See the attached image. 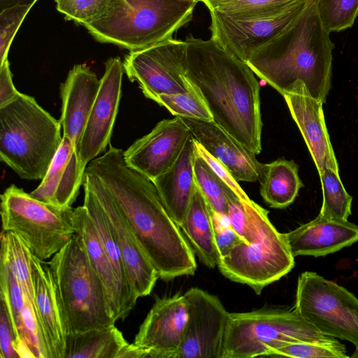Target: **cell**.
I'll use <instances>...</instances> for the list:
<instances>
[{"mask_svg": "<svg viewBox=\"0 0 358 358\" xmlns=\"http://www.w3.org/2000/svg\"><path fill=\"white\" fill-rule=\"evenodd\" d=\"M123 154L110 145L86 171L107 188L159 278L193 275L197 264L190 244L166 210L153 181L127 166Z\"/></svg>", "mask_w": 358, "mask_h": 358, "instance_id": "6da1fadb", "label": "cell"}, {"mask_svg": "<svg viewBox=\"0 0 358 358\" xmlns=\"http://www.w3.org/2000/svg\"><path fill=\"white\" fill-rule=\"evenodd\" d=\"M186 78L199 90L213 121L255 155L262 152L260 86L247 63L212 38L186 37Z\"/></svg>", "mask_w": 358, "mask_h": 358, "instance_id": "7a4b0ae2", "label": "cell"}, {"mask_svg": "<svg viewBox=\"0 0 358 358\" xmlns=\"http://www.w3.org/2000/svg\"><path fill=\"white\" fill-rule=\"evenodd\" d=\"M334 48L316 0H308L301 12L246 63L280 94L301 81L313 98L324 103L331 87Z\"/></svg>", "mask_w": 358, "mask_h": 358, "instance_id": "3957f363", "label": "cell"}, {"mask_svg": "<svg viewBox=\"0 0 358 358\" xmlns=\"http://www.w3.org/2000/svg\"><path fill=\"white\" fill-rule=\"evenodd\" d=\"M62 124L29 95L0 107V159L22 179L42 180L63 138Z\"/></svg>", "mask_w": 358, "mask_h": 358, "instance_id": "277c9868", "label": "cell"}, {"mask_svg": "<svg viewBox=\"0 0 358 358\" xmlns=\"http://www.w3.org/2000/svg\"><path fill=\"white\" fill-rule=\"evenodd\" d=\"M67 334L111 325L104 286L76 234L48 262Z\"/></svg>", "mask_w": 358, "mask_h": 358, "instance_id": "5b68a950", "label": "cell"}, {"mask_svg": "<svg viewBox=\"0 0 358 358\" xmlns=\"http://www.w3.org/2000/svg\"><path fill=\"white\" fill-rule=\"evenodd\" d=\"M195 0H123L103 18L85 27L98 41L130 51L173 38L193 17Z\"/></svg>", "mask_w": 358, "mask_h": 358, "instance_id": "8992f818", "label": "cell"}, {"mask_svg": "<svg viewBox=\"0 0 358 358\" xmlns=\"http://www.w3.org/2000/svg\"><path fill=\"white\" fill-rule=\"evenodd\" d=\"M243 202L254 241L238 243L220 257L217 266L224 277L248 285L259 295L264 287L291 271L294 257L285 234L271 222L268 211L251 199Z\"/></svg>", "mask_w": 358, "mask_h": 358, "instance_id": "52a82bcc", "label": "cell"}, {"mask_svg": "<svg viewBox=\"0 0 358 358\" xmlns=\"http://www.w3.org/2000/svg\"><path fill=\"white\" fill-rule=\"evenodd\" d=\"M326 336L294 310L262 308L230 313L222 358L271 356L287 344Z\"/></svg>", "mask_w": 358, "mask_h": 358, "instance_id": "ba28073f", "label": "cell"}, {"mask_svg": "<svg viewBox=\"0 0 358 358\" xmlns=\"http://www.w3.org/2000/svg\"><path fill=\"white\" fill-rule=\"evenodd\" d=\"M74 208L43 202L15 185L1 195L2 231L17 234L38 259H51L76 235Z\"/></svg>", "mask_w": 358, "mask_h": 358, "instance_id": "9c48e42d", "label": "cell"}, {"mask_svg": "<svg viewBox=\"0 0 358 358\" xmlns=\"http://www.w3.org/2000/svg\"><path fill=\"white\" fill-rule=\"evenodd\" d=\"M294 310L323 335L358 348V299L315 272L299 276Z\"/></svg>", "mask_w": 358, "mask_h": 358, "instance_id": "30bf717a", "label": "cell"}, {"mask_svg": "<svg viewBox=\"0 0 358 358\" xmlns=\"http://www.w3.org/2000/svg\"><path fill=\"white\" fill-rule=\"evenodd\" d=\"M124 71L131 82H137L145 97L155 101L162 94L189 91L186 78L187 43L169 39L147 48L130 51L124 59Z\"/></svg>", "mask_w": 358, "mask_h": 358, "instance_id": "8fae6325", "label": "cell"}, {"mask_svg": "<svg viewBox=\"0 0 358 358\" xmlns=\"http://www.w3.org/2000/svg\"><path fill=\"white\" fill-rule=\"evenodd\" d=\"M184 296L187 320L176 358H222L230 313L216 296L199 287Z\"/></svg>", "mask_w": 358, "mask_h": 358, "instance_id": "7c38bea8", "label": "cell"}, {"mask_svg": "<svg viewBox=\"0 0 358 358\" xmlns=\"http://www.w3.org/2000/svg\"><path fill=\"white\" fill-rule=\"evenodd\" d=\"M308 0H299L282 11L269 16L238 19L216 10H208L211 38L222 48L247 62L260 47L280 32L303 9Z\"/></svg>", "mask_w": 358, "mask_h": 358, "instance_id": "4fadbf2b", "label": "cell"}, {"mask_svg": "<svg viewBox=\"0 0 358 358\" xmlns=\"http://www.w3.org/2000/svg\"><path fill=\"white\" fill-rule=\"evenodd\" d=\"M84 183L94 193L120 250L133 290L138 299L149 295L159 276L144 253L115 201L94 174L85 171Z\"/></svg>", "mask_w": 358, "mask_h": 358, "instance_id": "5bb4252c", "label": "cell"}, {"mask_svg": "<svg viewBox=\"0 0 358 358\" xmlns=\"http://www.w3.org/2000/svg\"><path fill=\"white\" fill-rule=\"evenodd\" d=\"M124 71V64L119 57L110 58L105 63L98 94L78 147L79 159L85 169L110 144L122 96Z\"/></svg>", "mask_w": 358, "mask_h": 358, "instance_id": "9a60e30c", "label": "cell"}, {"mask_svg": "<svg viewBox=\"0 0 358 358\" xmlns=\"http://www.w3.org/2000/svg\"><path fill=\"white\" fill-rule=\"evenodd\" d=\"M187 320L184 294L157 297L132 343L143 349V358H176Z\"/></svg>", "mask_w": 358, "mask_h": 358, "instance_id": "2e32d148", "label": "cell"}, {"mask_svg": "<svg viewBox=\"0 0 358 358\" xmlns=\"http://www.w3.org/2000/svg\"><path fill=\"white\" fill-rule=\"evenodd\" d=\"M190 134L179 117L163 120L124 151V161L153 180L175 162Z\"/></svg>", "mask_w": 358, "mask_h": 358, "instance_id": "e0dca14e", "label": "cell"}, {"mask_svg": "<svg viewBox=\"0 0 358 358\" xmlns=\"http://www.w3.org/2000/svg\"><path fill=\"white\" fill-rule=\"evenodd\" d=\"M282 95L305 140L319 175L325 167L338 172V162L326 127L323 103L313 98L301 81L294 83Z\"/></svg>", "mask_w": 358, "mask_h": 358, "instance_id": "ac0fdd59", "label": "cell"}, {"mask_svg": "<svg viewBox=\"0 0 358 358\" xmlns=\"http://www.w3.org/2000/svg\"><path fill=\"white\" fill-rule=\"evenodd\" d=\"M194 139L238 181H259L264 168L255 154L213 120L179 117Z\"/></svg>", "mask_w": 358, "mask_h": 358, "instance_id": "d6986e66", "label": "cell"}, {"mask_svg": "<svg viewBox=\"0 0 358 358\" xmlns=\"http://www.w3.org/2000/svg\"><path fill=\"white\" fill-rule=\"evenodd\" d=\"M0 298L8 308L17 336L20 358H35L46 347V341L35 305L24 294L6 261L1 259Z\"/></svg>", "mask_w": 358, "mask_h": 358, "instance_id": "ffe728a7", "label": "cell"}, {"mask_svg": "<svg viewBox=\"0 0 358 358\" xmlns=\"http://www.w3.org/2000/svg\"><path fill=\"white\" fill-rule=\"evenodd\" d=\"M101 81L83 64L75 65L60 85V123L77 152L90 113L98 94Z\"/></svg>", "mask_w": 358, "mask_h": 358, "instance_id": "44dd1931", "label": "cell"}, {"mask_svg": "<svg viewBox=\"0 0 358 358\" xmlns=\"http://www.w3.org/2000/svg\"><path fill=\"white\" fill-rule=\"evenodd\" d=\"M86 169L71 141L63 135L62 143L40 185L30 194L57 207H72L83 185Z\"/></svg>", "mask_w": 358, "mask_h": 358, "instance_id": "7402d4cb", "label": "cell"}, {"mask_svg": "<svg viewBox=\"0 0 358 358\" xmlns=\"http://www.w3.org/2000/svg\"><path fill=\"white\" fill-rule=\"evenodd\" d=\"M292 254L322 257L358 241V226L348 220L319 215L313 220L285 233Z\"/></svg>", "mask_w": 358, "mask_h": 358, "instance_id": "603a6c76", "label": "cell"}, {"mask_svg": "<svg viewBox=\"0 0 358 358\" xmlns=\"http://www.w3.org/2000/svg\"><path fill=\"white\" fill-rule=\"evenodd\" d=\"M31 275L35 306L50 358H64L67 333L48 262L33 255Z\"/></svg>", "mask_w": 358, "mask_h": 358, "instance_id": "cb8c5ba5", "label": "cell"}, {"mask_svg": "<svg viewBox=\"0 0 358 358\" xmlns=\"http://www.w3.org/2000/svg\"><path fill=\"white\" fill-rule=\"evenodd\" d=\"M196 155V141L190 134L175 162L152 180L166 210L179 227L196 187L194 171Z\"/></svg>", "mask_w": 358, "mask_h": 358, "instance_id": "d4e9b609", "label": "cell"}, {"mask_svg": "<svg viewBox=\"0 0 358 358\" xmlns=\"http://www.w3.org/2000/svg\"><path fill=\"white\" fill-rule=\"evenodd\" d=\"M73 221L76 234L80 238L90 264L104 286L114 321L124 320L133 308L119 287L96 229L83 205L74 208Z\"/></svg>", "mask_w": 358, "mask_h": 358, "instance_id": "484cf974", "label": "cell"}, {"mask_svg": "<svg viewBox=\"0 0 358 358\" xmlns=\"http://www.w3.org/2000/svg\"><path fill=\"white\" fill-rule=\"evenodd\" d=\"M180 228L201 262L209 268L217 266L220 256L210 207L197 185Z\"/></svg>", "mask_w": 358, "mask_h": 358, "instance_id": "4316f807", "label": "cell"}, {"mask_svg": "<svg viewBox=\"0 0 358 358\" xmlns=\"http://www.w3.org/2000/svg\"><path fill=\"white\" fill-rule=\"evenodd\" d=\"M128 343L115 324L67 334L64 358H119Z\"/></svg>", "mask_w": 358, "mask_h": 358, "instance_id": "83f0119b", "label": "cell"}, {"mask_svg": "<svg viewBox=\"0 0 358 358\" xmlns=\"http://www.w3.org/2000/svg\"><path fill=\"white\" fill-rule=\"evenodd\" d=\"M298 172L299 166L293 160L278 159L264 164L260 194L270 207L282 209L294 202L303 187Z\"/></svg>", "mask_w": 358, "mask_h": 358, "instance_id": "f1b7e54d", "label": "cell"}, {"mask_svg": "<svg viewBox=\"0 0 358 358\" xmlns=\"http://www.w3.org/2000/svg\"><path fill=\"white\" fill-rule=\"evenodd\" d=\"M83 206L92 220L103 247L113 268L119 287L129 306L134 308L138 298L130 283L124 260L103 209L91 188L83 182Z\"/></svg>", "mask_w": 358, "mask_h": 358, "instance_id": "f546056e", "label": "cell"}, {"mask_svg": "<svg viewBox=\"0 0 358 358\" xmlns=\"http://www.w3.org/2000/svg\"><path fill=\"white\" fill-rule=\"evenodd\" d=\"M32 255L28 245L17 234L11 231L1 232L0 258L8 264L24 294L35 305L31 275Z\"/></svg>", "mask_w": 358, "mask_h": 358, "instance_id": "4dcf8cb0", "label": "cell"}, {"mask_svg": "<svg viewBox=\"0 0 358 358\" xmlns=\"http://www.w3.org/2000/svg\"><path fill=\"white\" fill-rule=\"evenodd\" d=\"M319 176L323 194L320 214L333 220H348L352 197L345 189L338 172L325 167Z\"/></svg>", "mask_w": 358, "mask_h": 358, "instance_id": "1f68e13d", "label": "cell"}, {"mask_svg": "<svg viewBox=\"0 0 358 358\" xmlns=\"http://www.w3.org/2000/svg\"><path fill=\"white\" fill-rule=\"evenodd\" d=\"M194 171L196 184L211 210L227 216L228 199L237 195L216 175L198 153L194 162Z\"/></svg>", "mask_w": 358, "mask_h": 358, "instance_id": "d6a6232c", "label": "cell"}, {"mask_svg": "<svg viewBox=\"0 0 358 358\" xmlns=\"http://www.w3.org/2000/svg\"><path fill=\"white\" fill-rule=\"evenodd\" d=\"M299 0H223L207 6L238 19L261 17L277 14Z\"/></svg>", "mask_w": 358, "mask_h": 358, "instance_id": "836d02e7", "label": "cell"}, {"mask_svg": "<svg viewBox=\"0 0 358 358\" xmlns=\"http://www.w3.org/2000/svg\"><path fill=\"white\" fill-rule=\"evenodd\" d=\"M57 10L69 20L84 27L93 23L118 7L123 0H55Z\"/></svg>", "mask_w": 358, "mask_h": 358, "instance_id": "e575fe53", "label": "cell"}, {"mask_svg": "<svg viewBox=\"0 0 358 358\" xmlns=\"http://www.w3.org/2000/svg\"><path fill=\"white\" fill-rule=\"evenodd\" d=\"M173 115L203 120H213V116L199 90L191 83L187 92L162 94L155 99Z\"/></svg>", "mask_w": 358, "mask_h": 358, "instance_id": "d590c367", "label": "cell"}, {"mask_svg": "<svg viewBox=\"0 0 358 358\" xmlns=\"http://www.w3.org/2000/svg\"><path fill=\"white\" fill-rule=\"evenodd\" d=\"M271 356L299 358H348L345 346L336 338L289 343L273 351Z\"/></svg>", "mask_w": 358, "mask_h": 358, "instance_id": "8d00e7d4", "label": "cell"}, {"mask_svg": "<svg viewBox=\"0 0 358 358\" xmlns=\"http://www.w3.org/2000/svg\"><path fill=\"white\" fill-rule=\"evenodd\" d=\"M326 29L338 32L352 27L358 17V0H316Z\"/></svg>", "mask_w": 358, "mask_h": 358, "instance_id": "74e56055", "label": "cell"}, {"mask_svg": "<svg viewBox=\"0 0 358 358\" xmlns=\"http://www.w3.org/2000/svg\"><path fill=\"white\" fill-rule=\"evenodd\" d=\"M31 7L16 6L0 12V65L7 59L13 39Z\"/></svg>", "mask_w": 358, "mask_h": 358, "instance_id": "f35d334b", "label": "cell"}, {"mask_svg": "<svg viewBox=\"0 0 358 358\" xmlns=\"http://www.w3.org/2000/svg\"><path fill=\"white\" fill-rule=\"evenodd\" d=\"M227 217L231 228L247 244L254 241L252 229L246 211L244 202L237 196L228 199Z\"/></svg>", "mask_w": 358, "mask_h": 358, "instance_id": "ab89813d", "label": "cell"}, {"mask_svg": "<svg viewBox=\"0 0 358 358\" xmlns=\"http://www.w3.org/2000/svg\"><path fill=\"white\" fill-rule=\"evenodd\" d=\"M0 299V358H20L15 331L6 304Z\"/></svg>", "mask_w": 358, "mask_h": 358, "instance_id": "60d3db41", "label": "cell"}, {"mask_svg": "<svg viewBox=\"0 0 358 358\" xmlns=\"http://www.w3.org/2000/svg\"><path fill=\"white\" fill-rule=\"evenodd\" d=\"M211 217L216 245L221 257L243 240L231 228L227 215L218 214L211 210Z\"/></svg>", "mask_w": 358, "mask_h": 358, "instance_id": "b9f144b4", "label": "cell"}, {"mask_svg": "<svg viewBox=\"0 0 358 358\" xmlns=\"http://www.w3.org/2000/svg\"><path fill=\"white\" fill-rule=\"evenodd\" d=\"M196 147L198 155L207 162L216 175L234 191L240 199L243 201H248L250 199L241 187L238 181L232 176L229 170L220 162L213 157L196 141Z\"/></svg>", "mask_w": 358, "mask_h": 358, "instance_id": "7bdbcfd3", "label": "cell"}, {"mask_svg": "<svg viewBox=\"0 0 358 358\" xmlns=\"http://www.w3.org/2000/svg\"><path fill=\"white\" fill-rule=\"evenodd\" d=\"M20 92L15 88L8 59L0 65V107L17 99Z\"/></svg>", "mask_w": 358, "mask_h": 358, "instance_id": "ee69618b", "label": "cell"}, {"mask_svg": "<svg viewBox=\"0 0 358 358\" xmlns=\"http://www.w3.org/2000/svg\"><path fill=\"white\" fill-rule=\"evenodd\" d=\"M37 0H0V12L16 6H33Z\"/></svg>", "mask_w": 358, "mask_h": 358, "instance_id": "f6af8a7d", "label": "cell"}, {"mask_svg": "<svg viewBox=\"0 0 358 358\" xmlns=\"http://www.w3.org/2000/svg\"><path fill=\"white\" fill-rule=\"evenodd\" d=\"M199 1H201L207 7L208 6H209V5H210V4L213 3L218 2V1H223V0H199Z\"/></svg>", "mask_w": 358, "mask_h": 358, "instance_id": "bcb514c9", "label": "cell"}, {"mask_svg": "<svg viewBox=\"0 0 358 358\" xmlns=\"http://www.w3.org/2000/svg\"><path fill=\"white\" fill-rule=\"evenodd\" d=\"M351 357L353 358H358V348H355V350Z\"/></svg>", "mask_w": 358, "mask_h": 358, "instance_id": "7dc6e473", "label": "cell"}, {"mask_svg": "<svg viewBox=\"0 0 358 358\" xmlns=\"http://www.w3.org/2000/svg\"><path fill=\"white\" fill-rule=\"evenodd\" d=\"M195 1H199V0H195Z\"/></svg>", "mask_w": 358, "mask_h": 358, "instance_id": "c3c4849f", "label": "cell"}]
</instances>
